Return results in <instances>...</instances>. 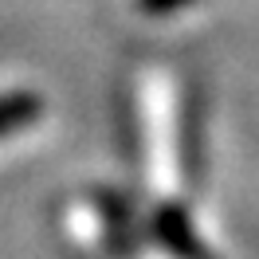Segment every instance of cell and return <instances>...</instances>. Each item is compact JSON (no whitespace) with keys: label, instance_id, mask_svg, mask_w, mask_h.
<instances>
[{"label":"cell","instance_id":"cell-1","mask_svg":"<svg viewBox=\"0 0 259 259\" xmlns=\"http://www.w3.org/2000/svg\"><path fill=\"white\" fill-rule=\"evenodd\" d=\"M39 114H44V98L35 91H8V95H0V138L32 126Z\"/></svg>","mask_w":259,"mask_h":259},{"label":"cell","instance_id":"cell-2","mask_svg":"<svg viewBox=\"0 0 259 259\" xmlns=\"http://www.w3.org/2000/svg\"><path fill=\"white\" fill-rule=\"evenodd\" d=\"M181 4H185V0H138V8L149 12V16H165V12H173Z\"/></svg>","mask_w":259,"mask_h":259}]
</instances>
